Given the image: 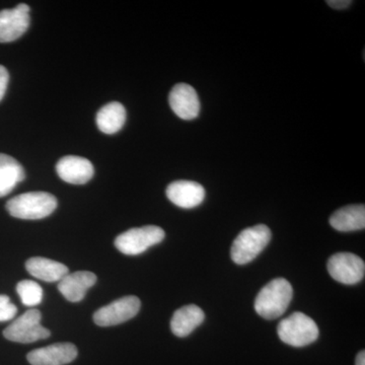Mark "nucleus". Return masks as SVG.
<instances>
[{
	"label": "nucleus",
	"instance_id": "obj_1",
	"mask_svg": "<svg viewBox=\"0 0 365 365\" xmlns=\"http://www.w3.org/2000/svg\"><path fill=\"white\" fill-rule=\"evenodd\" d=\"M294 297L292 284L284 278H276L264 287L255 300V311L262 318L275 319L287 312Z\"/></svg>",
	"mask_w": 365,
	"mask_h": 365
},
{
	"label": "nucleus",
	"instance_id": "obj_2",
	"mask_svg": "<svg viewBox=\"0 0 365 365\" xmlns=\"http://www.w3.org/2000/svg\"><path fill=\"white\" fill-rule=\"evenodd\" d=\"M57 207V199L47 192H29L7 201L6 210L21 220H42Z\"/></svg>",
	"mask_w": 365,
	"mask_h": 365
},
{
	"label": "nucleus",
	"instance_id": "obj_3",
	"mask_svg": "<svg viewBox=\"0 0 365 365\" xmlns=\"http://www.w3.org/2000/svg\"><path fill=\"white\" fill-rule=\"evenodd\" d=\"M272 234L265 225H255L242 230L235 237L230 255L237 265H245L254 260L267 247Z\"/></svg>",
	"mask_w": 365,
	"mask_h": 365
},
{
	"label": "nucleus",
	"instance_id": "obj_4",
	"mask_svg": "<svg viewBox=\"0 0 365 365\" xmlns=\"http://www.w3.org/2000/svg\"><path fill=\"white\" fill-rule=\"evenodd\" d=\"M278 336L285 344L294 347H304L319 338V327L307 314L294 313L282 319L277 328Z\"/></svg>",
	"mask_w": 365,
	"mask_h": 365
},
{
	"label": "nucleus",
	"instance_id": "obj_5",
	"mask_svg": "<svg viewBox=\"0 0 365 365\" xmlns=\"http://www.w3.org/2000/svg\"><path fill=\"white\" fill-rule=\"evenodd\" d=\"M165 237V230L163 228L157 225H146L131 228L118 235L115 240V246L121 253L136 256L144 253L150 247L160 244Z\"/></svg>",
	"mask_w": 365,
	"mask_h": 365
},
{
	"label": "nucleus",
	"instance_id": "obj_6",
	"mask_svg": "<svg viewBox=\"0 0 365 365\" xmlns=\"http://www.w3.org/2000/svg\"><path fill=\"white\" fill-rule=\"evenodd\" d=\"M42 314L38 309H30L19 317L6 330L4 336L13 342L33 343L49 337L50 331L41 325Z\"/></svg>",
	"mask_w": 365,
	"mask_h": 365
},
{
	"label": "nucleus",
	"instance_id": "obj_7",
	"mask_svg": "<svg viewBox=\"0 0 365 365\" xmlns=\"http://www.w3.org/2000/svg\"><path fill=\"white\" fill-rule=\"evenodd\" d=\"M141 302L134 295L121 297L101 307L93 314V321L100 327H111L134 318L140 309Z\"/></svg>",
	"mask_w": 365,
	"mask_h": 365
},
{
	"label": "nucleus",
	"instance_id": "obj_8",
	"mask_svg": "<svg viewBox=\"0 0 365 365\" xmlns=\"http://www.w3.org/2000/svg\"><path fill=\"white\" fill-rule=\"evenodd\" d=\"M327 268L331 277L343 284H356L364 277V261L357 255L351 253L333 255L329 259Z\"/></svg>",
	"mask_w": 365,
	"mask_h": 365
},
{
	"label": "nucleus",
	"instance_id": "obj_9",
	"mask_svg": "<svg viewBox=\"0 0 365 365\" xmlns=\"http://www.w3.org/2000/svg\"><path fill=\"white\" fill-rule=\"evenodd\" d=\"M30 20L28 4L0 11V43H11L21 38L28 31Z\"/></svg>",
	"mask_w": 365,
	"mask_h": 365
},
{
	"label": "nucleus",
	"instance_id": "obj_10",
	"mask_svg": "<svg viewBox=\"0 0 365 365\" xmlns=\"http://www.w3.org/2000/svg\"><path fill=\"white\" fill-rule=\"evenodd\" d=\"M78 348L71 343H56L33 350L26 355L32 365H66L78 357Z\"/></svg>",
	"mask_w": 365,
	"mask_h": 365
},
{
	"label": "nucleus",
	"instance_id": "obj_11",
	"mask_svg": "<svg viewBox=\"0 0 365 365\" xmlns=\"http://www.w3.org/2000/svg\"><path fill=\"white\" fill-rule=\"evenodd\" d=\"M169 103L173 112L182 120H193L200 112V102L193 86L178 83L170 91Z\"/></svg>",
	"mask_w": 365,
	"mask_h": 365
},
{
	"label": "nucleus",
	"instance_id": "obj_12",
	"mask_svg": "<svg viewBox=\"0 0 365 365\" xmlns=\"http://www.w3.org/2000/svg\"><path fill=\"white\" fill-rule=\"evenodd\" d=\"M165 193L170 202L185 209L197 207L205 198V189L192 181L170 182Z\"/></svg>",
	"mask_w": 365,
	"mask_h": 365
},
{
	"label": "nucleus",
	"instance_id": "obj_13",
	"mask_svg": "<svg viewBox=\"0 0 365 365\" xmlns=\"http://www.w3.org/2000/svg\"><path fill=\"white\" fill-rule=\"evenodd\" d=\"M56 170L64 182L73 185L86 184L93 177V165L85 158L67 155L57 163Z\"/></svg>",
	"mask_w": 365,
	"mask_h": 365
},
{
	"label": "nucleus",
	"instance_id": "obj_14",
	"mask_svg": "<svg viewBox=\"0 0 365 365\" xmlns=\"http://www.w3.org/2000/svg\"><path fill=\"white\" fill-rule=\"evenodd\" d=\"M97 282V276L88 271L68 273L59 281L60 294L71 302H78L85 299L86 292Z\"/></svg>",
	"mask_w": 365,
	"mask_h": 365
},
{
	"label": "nucleus",
	"instance_id": "obj_15",
	"mask_svg": "<svg viewBox=\"0 0 365 365\" xmlns=\"http://www.w3.org/2000/svg\"><path fill=\"white\" fill-rule=\"evenodd\" d=\"M204 319L205 314L200 307L189 304L175 312L170 321V329L177 337H186L203 323Z\"/></svg>",
	"mask_w": 365,
	"mask_h": 365
},
{
	"label": "nucleus",
	"instance_id": "obj_16",
	"mask_svg": "<svg viewBox=\"0 0 365 365\" xmlns=\"http://www.w3.org/2000/svg\"><path fill=\"white\" fill-rule=\"evenodd\" d=\"M28 272L37 279L46 282H57L69 273V269L64 264L43 257H34L26 263Z\"/></svg>",
	"mask_w": 365,
	"mask_h": 365
},
{
	"label": "nucleus",
	"instance_id": "obj_17",
	"mask_svg": "<svg viewBox=\"0 0 365 365\" xmlns=\"http://www.w3.org/2000/svg\"><path fill=\"white\" fill-rule=\"evenodd\" d=\"M330 225L338 232H346L364 230L365 207L364 204L340 208L331 216Z\"/></svg>",
	"mask_w": 365,
	"mask_h": 365
},
{
	"label": "nucleus",
	"instance_id": "obj_18",
	"mask_svg": "<svg viewBox=\"0 0 365 365\" xmlns=\"http://www.w3.org/2000/svg\"><path fill=\"white\" fill-rule=\"evenodd\" d=\"M25 178V170L16 158L0 153V198L9 195Z\"/></svg>",
	"mask_w": 365,
	"mask_h": 365
},
{
	"label": "nucleus",
	"instance_id": "obj_19",
	"mask_svg": "<svg viewBox=\"0 0 365 365\" xmlns=\"http://www.w3.org/2000/svg\"><path fill=\"white\" fill-rule=\"evenodd\" d=\"M98 128L105 134H115L123 128L126 122V110L118 102L109 103L101 108L96 118Z\"/></svg>",
	"mask_w": 365,
	"mask_h": 365
},
{
	"label": "nucleus",
	"instance_id": "obj_20",
	"mask_svg": "<svg viewBox=\"0 0 365 365\" xmlns=\"http://www.w3.org/2000/svg\"><path fill=\"white\" fill-rule=\"evenodd\" d=\"M16 292L26 307L38 306L42 302L43 289L36 281L21 280L16 285Z\"/></svg>",
	"mask_w": 365,
	"mask_h": 365
},
{
	"label": "nucleus",
	"instance_id": "obj_21",
	"mask_svg": "<svg viewBox=\"0 0 365 365\" xmlns=\"http://www.w3.org/2000/svg\"><path fill=\"white\" fill-rule=\"evenodd\" d=\"M18 313V307L14 306L7 295L0 294V322L13 319Z\"/></svg>",
	"mask_w": 365,
	"mask_h": 365
},
{
	"label": "nucleus",
	"instance_id": "obj_22",
	"mask_svg": "<svg viewBox=\"0 0 365 365\" xmlns=\"http://www.w3.org/2000/svg\"><path fill=\"white\" fill-rule=\"evenodd\" d=\"M9 81V72H7L6 67L0 66V102H1L4 95H6Z\"/></svg>",
	"mask_w": 365,
	"mask_h": 365
},
{
	"label": "nucleus",
	"instance_id": "obj_23",
	"mask_svg": "<svg viewBox=\"0 0 365 365\" xmlns=\"http://www.w3.org/2000/svg\"><path fill=\"white\" fill-rule=\"evenodd\" d=\"M327 4L329 6L335 9H344L349 6L352 2L350 0H330V1H327Z\"/></svg>",
	"mask_w": 365,
	"mask_h": 365
},
{
	"label": "nucleus",
	"instance_id": "obj_24",
	"mask_svg": "<svg viewBox=\"0 0 365 365\" xmlns=\"http://www.w3.org/2000/svg\"><path fill=\"white\" fill-rule=\"evenodd\" d=\"M355 365H365V352L364 350L360 351L357 354L356 360H355Z\"/></svg>",
	"mask_w": 365,
	"mask_h": 365
}]
</instances>
